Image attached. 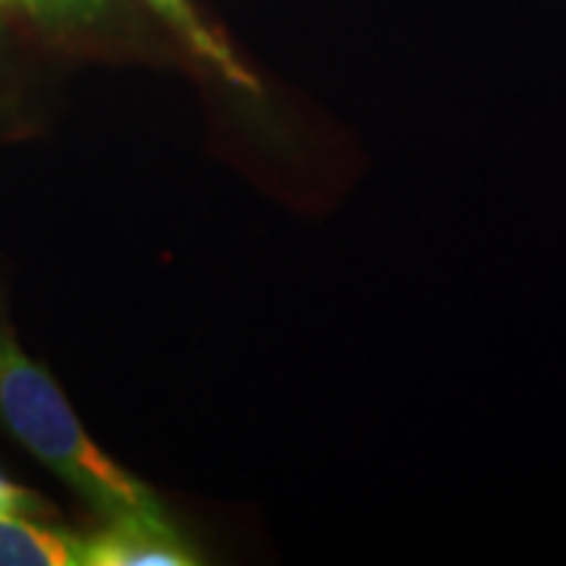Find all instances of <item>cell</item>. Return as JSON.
Wrapping results in <instances>:
<instances>
[{"mask_svg": "<svg viewBox=\"0 0 566 566\" xmlns=\"http://www.w3.org/2000/svg\"><path fill=\"white\" fill-rule=\"evenodd\" d=\"M0 419L107 523H167L161 501L104 457L61 387L7 331H0Z\"/></svg>", "mask_w": 566, "mask_h": 566, "instance_id": "cell-1", "label": "cell"}, {"mask_svg": "<svg viewBox=\"0 0 566 566\" xmlns=\"http://www.w3.org/2000/svg\"><path fill=\"white\" fill-rule=\"evenodd\" d=\"M199 557L167 523H107L85 538L82 566H186Z\"/></svg>", "mask_w": 566, "mask_h": 566, "instance_id": "cell-2", "label": "cell"}, {"mask_svg": "<svg viewBox=\"0 0 566 566\" xmlns=\"http://www.w3.org/2000/svg\"><path fill=\"white\" fill-rule=\"evenodd\" d=\"M85 538L0 513V566H82Z\"/></svg>", "mask_w": 566, "mask_h": 566, "instance_id": "cell-3", "label": "cell"}, {"mask_svg": "<svg viewBox=\"0 0 566 566\" xmlns=\"http://www.w3.org/2000/svg\"><path fill=\"white\" fill-rule=\"evenodd\" d=\"M148 3H151L158 13H161L164 20L174 22V29H180L182 39L189 41V44H192V48H196L202 57H208L211 63H218L223 73L230 76V80L249 82L245 80L243 66L233 61V57H230V51L223 48L221 41L214 39V35L205 29L202 22H199V17L192 13V7H189L186 0H148Z\"/></svg>", "mask_w": 566, "mask_h": 566, "instance_id": "cell-4", "label": "cell"}, {"mask_svg": "<svg viewBox=\"0 0 566 566\" xmlns=\"http://www.w3.org/2000/svg\"><path fill=\"white\" fill-rule=\"evenodd\" d=\"M13 3H20L41 20L57 22H92L104 10V0H13Z\"/></svg>", "mask_w": 566, "mask_h": 566, "instance_id": "cell-5", "label": "cell"}, {"mask_svg": "<svg viewBox=\"0 0 566 566\" xmlns=\"http://www.w3.org/2000/svg\"><path fill=\"white\" fill-rule=\"evenodd\" d=\"M41 506L35 494L22 491V488L10 485L7 479H0V513L3 516H32Z\"/></svg>", "mask_w": 566, "mask_h": 566, "instance_id": "cell-6", "label": "cell"}]
</instances>
